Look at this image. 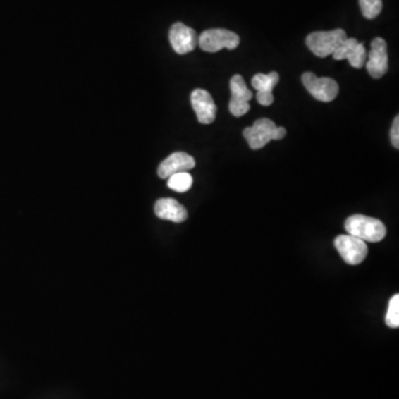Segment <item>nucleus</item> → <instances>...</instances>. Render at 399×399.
<instances>
[{
	"label": "nucleus",
	"mask_w": 399,
	"mask_h": 399,
	"mask_svg": "<svg viewBox=\"0 0 399 399\" xmlns=\"http://www.w3.org/2000/svg\"><path fill=\"white\" fill-rule=\"evenodd\" d=\"M345 230L350 235L371 243L381 242L387 233L386 226L381 221L362 214L350 216L345 222Z\"/></svg>",
	"instance_id": "f257e3e1"
},
{
	"label": "nucleus",
	"mask_w": 399,
	"mask_h": 399,
	"mask_svg": "<svg viewBox=\"0 0 399 399\" xmlns=\"http://www.w3.org/2000/svg\"><path fill=\"white\" fill-rule=\"evenodd\" d=\"M286 135V128L278 127L274 121L267 118L257 120L252 127L243 130V137L247 139L252 150H259L270 141L281 140Z\"/></svg>",
	"instance_id": "f03ea898"
},
{
	"label": "nucleus",
	"mask_w": 399,
	"mask_h": 399,
	"mask_svg": "<svg viewBox=\"0 0 399 399\" xmlns=\"http://www.w3.org/2000/svg\"><path fill=\"white\" fill-rule=\"evenodd\" d=\"M348 38V35L343 29H335L331 32H312L306 37V46L319 58L333 55L335 50Z\"/></svg>",
	"instance_id": "7ed1b4c3"
},
{
	"label": "nucleus",
	"mask_w": 399,
	"mask_h": 399,
	"mask_svg": "<svg viewBox=\"0 0 399 399\" xmlns=\"http://www.w3.org/2000/svg\"><path fill=\"white\" fill-rule=\"evenodd\" d=\"M197 44L203 51L207 52H218L222 49L233 50L240 44V37L228 29H209L200 35Z\"/></svg>",
	"instance_id": "20e7f679"
},
{
	"label": "nucleus",
	"mask_w": 399,
	"mask_h": 399,
	"mask_svg": "<svg viewBox=\"0 0 399 399\" xmlns=\"http://www.w3.org/2000/svg\"><path fill=\"white\" fill-rule=\"evenodd\" d=\"M302 82L306 90L319 102H331L336 98L340 87L332 78H319L315 73H305L302 75Z\"/></svg>",
	"instance_id": "39448f33"
},
{
	"label": "nucleus",
	"mask_w": 399,
	"mask_h": 399,
	"mask_svg": "<svg viewBox=\"0 0 399 399\" xmlns=\"http://www.w3.org/2000/svg\"><path fill=\"white\" fill-rule=\"evenodd\" d=\"M334 245L342 259L350 265L360 264L368 254L366 242L354 238L350 234L337 236Z\"/></svg>",
	"instance_id": "423d86ee"
},
{
	"label": "nucleus",
	"mask_w": 399,
	"mask_h": 399,
	"mask_svg": "<svg viewBox=\"0 0 399 399\" xmlns=\"http://www.w3.org/2000/svg\"><path fill=\"white\" fill-rule=\"evenodd\" d=\"M230 89H231V99L228 104V110L234 117H242L251 109L249 102L253 98V94L247 88L243 77L240 75L232 77L230 80Z\"/></svg>",
	"instance_id": "0eeeda50"
},
{
	"label": "nucleus",
	"mask_w": 399,
	"mask_h": 399,
	"mask_svg": "<svg viewBox=\"0 0 399 399\" xmlns=\"http://www.w3.org/2000/svg\"><path fill=\"white\" fill-rule=\"evenodd\" d=\"M366 68L374 79H381L388 70L387 44L383 38L377 37L372 42L371 51L366 60Z\"/></svg>",
	"instance_id": "6e6552de"
},
{
	"label": "nucleus",
	"mask_w": 399,
	"mask_h": 399,
	"mask_svg": "<svg viewBox=\"0 0 399 399\" xmlns=\"http://www.w3.org/2000/svg\"><path fill=\"white\" fill-rule=\"evenodd\" d=\"M168 39L174 51L179 55H185L193 51L199 42V37L195 29L190 28L182 23L172 25Z\"/></svg>",
	"instance_id": "1a4fd4ad"
},
{
	"label": "nucleus",
	"mask_w": 399,
	"mask_h": 399,
	"mask_svg": "<svg viewBox=\"0 0 399 399\" xmlns=\"http://www.w3.org/2000/svg\"><path fill=\"white\" fill-rule=\"evenodd\" d=\"M192 108L197 113V120L202 125H211L216 118V102L209 91L204 89H195L191 94Z\"/></svg>",
	"instance_id": "9d476101"
},
{
	"label": "nucleus",
	"mask_w": 399,
	"mask_h": 399,
	"mask_svg": "<svg viewBox=\"0 0 399 399\" xmlns=\"http://www.w3.org/2000/svg\"><path fill=\"white\" fill-rule=\"evenodd\" d=\"M333 58L335 60L348 59L352 68L360 69L365 66L367 51L363 42H357L355 38H346L335 50Z\"/></svg>",
	"instance_id": "9b49d317"
},
{
	"label": "nucleus",
	"mask_w": 399,
	"mask_h": 399,
	"mask_svg": "<svg viewBox=\"0 0 399 399\" xmlns=\"http://www.w3.org/2000/svg\"><path fill=\"white\" fill-rule=\"evenodd\" d=\"M195 166V160L193 156L179 151L172 153L171 156H168L166 160L161 162L158 168V176L161 179H168L173 174L189 172Z\"/></svg>",
	"instance_id": "f8f14e48"
},
{
	"label": "nucleus",
	"mask_w": 399,
	"mask_h": 399,
	"mask_svg": "<svg viewBox=\"0 0 399 399\" xmlns=\"http://www.w3.org/2000/svg\"><path fill=\"white\" fill-rule=\"evenodd\" d=\"M154 212L158 218L174 223H182L188 219L187 209L171 197L158 200L154 204Z\"/></svg>",
	"instance_id": "ddd939ff"
},
{
	"label": "nucleus",
	"mask_w": 399,
	"mask_h": 399,
	"mask_svg": "<svg viewBox=\"0 0 399 399\" xmlns=\"http://www.w3.org/2000/svg\"><path fill=\"white\" fill-rule=\"evenodd\" d=\"M280 81V75L276 71L267 73H257L252 78V86L259 92H273V89Z\"/></svg>",
	"instance_id": "4468645a"
},
{
	"label": "nucleus",
	"mask_w": 399,
	"mask_h": 399,
	"mask_svg": "<svg viewBox=\"0 0 399 399\" xmlns=\"http://www.w3.org/2000/svg\"><path fill=\"white\" fill-rule=\"evenodd\" d=\"M192 183H193V178L189 172H180V173L173 174L168 179V187L179 193L189 191Z\"/></svg>",
	"instance_id": "2eb2a0df"
},
{
	"label": "nucleus",
	"mask_w": 399,
	"mask_h": 399,
	"mask_svg": "<svg viewBox=\"0 0 399 399\" xmlns=\"http://www.w3.org/2000/svg\"><path fill=\"white\" fill-rule=\"evenodd\" d=\"M360 11L366 19H375L381 13L383 1L381 0H358Z\"/></svg>",
	"instance_id": "dca6fc26"
},
{
	"label": "nucleus",
	"mask_w": 399,
	"mask_h": 399,
	"mask_svg": "<svg viewBox=\"0 0 399 399\" xmlns=\"http://www.w3.org/2000/svg\"><path fill=\"white\" fill-rule=\"evenodd\" d=\"M385 323L388 325L391 329H397L399 326V295L393 296L388 304V309H387L386 317H385Z\"/></svg>",
	"instance_id": "f3484780"
},
{
	"label": "nucleus",
	"mask_w": 399,
	"mask_h": 399,
	"mask_svg": "<svg viewBox=\"0 0 399 399\" xmlns=\"http://www.w3.org/2000/svg\"><path fill=\"white\" fill-rule=\"evenodd\" d=\"M391 141L395 148L399 149V116H396L391 125Z\"/></svg>",
	"instance_id": "a211bd4d"
},
{
	"label": "nucleus",
	"mask_w": 399,
	"mask_h": 399,
	"mask_svg": "<svg viewBox=\"0 0 399 399\" xmlns=\"http://www.w3.org/2000/svg\"><path fill=\"white\" fill-rule=\"evenodd\" d=\"M257 100L259 104L269 106L274 102V97H273V92H259V91H257Z\"/></svg>",
	"instance_id": "6ab92c4d"
}]
</instances>
